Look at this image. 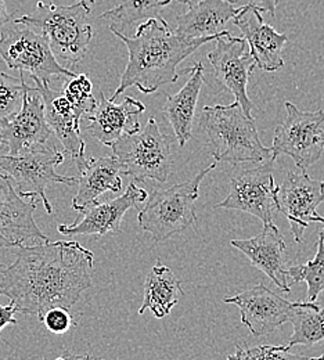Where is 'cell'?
I'll use <instances>...</instances> for the list:
<instances>
[{"label": "cell", "mask_w": 324, "mask_h": 360, "mask_svg": "<svg viewBox=\"0 0 324 360\" xmlns=\"http://www.w3.org/2000/svg\"><path fill=\"white\" fill-rule=\"evenodd\" d=\"M234 8L240 7H254L261 13H268L275 15L278 8V0H228Z\"/></svg>", "instance_id": "obj_32"}, {"label": "cell", "mask_w": 324, "mask_h": 360, "mask_svg": "<svg viewBox=\"0 0 324 360\" xmlns=\"http://www.w3.org/2000/svg\"><path fill=\"white\" fill-rule=\"evenodd\" d=\"M144 110V104L134 97L128 96L117 104L100 91L96 110L85 117L89 122L86 132L101 144L111 147L119 137L140 131L139 117Z\"/></svg>", "instance_id": "obj_19"}, {"label": "cell", "mask_w": 324, "mask_h": 360, "mask_svg": "<svg viewBox=\"0 0 324 360\" xmlns=\"http://www.w3.org/2000/svg\"><path fill=\"white\" fill-rule=\"evenodd\" d=\"M216 165L218 162L214 161L188 181L154 190L147 197L145 205L140 210L138 217L140 227L150 233L157 243L183 233L197 219L195 201L198 198L200 184Z\"/></svg>", "instance_id": "obj_5"}, {"label": "cell", "mask_w": 324, "mask_h": 360, "mask_svg": "<svg viewBox=\"0 0 324 360\" xmlns=\"http://www.w3.org/2000/svg\"><path fill=\"white\" fill-rule=\"evenodd\" d=\"M147 197V191L132 181L121 197L107 202H94L79 212L74 224L60 225L57 230L64 236H104L119 233L124 215L131 208H138Z\"/></svg>", "instance_id": "obj_16"}, {"label": "cell", "mask_w": 324, "mask_h": 360, "mask_svg": "<svg viewBox=\"0 0 324 360\" xmlns=\"http://www.w3.org/2000/svg\"><path fill=\"white\" fill-rule=\"evenodd\" d=\"M285 120L278 124L271 158L288 155L301 171H306L324 154V111H301L295 104L285 101Z\"/></svg>", "instance_id": "obj_8"}, {"label": "cell", "mask_w": 324, "mask_h": 360, "mask_svg": "<svg viewBox=\"0 0 324 360\" xmlns=\"http://www.w3.org/2000/svg\"><path fill=\"white\" fill-rule=\"evenodd\" d=\"M172 0H124L117 7L103 13L101 20L110 22V30L119 31L140 20L160 17V10L171 4Z\"/></svg>", "instance_id": "obj_26"}, {"label": "cell", "mask_w": 324, "mask_h": 360, "mask_svg": "<svg viewBox=\"0 0 324 360\" xmlns=\"http://www.w3.org/2000/svg\"><path fill=\"white\" fill-rule=\"evenodd\" d=\"M324 202V180L312 179L305 171L288 172L278 188L276 207L288 219L294 238L304 241V233Z\"/></svg>", "instance_id": "obj_15"}, {"label": "cell", "mask_w": 324, "mask_h": 360, "mask_svg": "<svg viewBox=\"0 0 324 360\" xmlns=\"http://www.w3.org/2000/svg\"><path fill=\"white\" fill-rule=\"evenodd\" d=\"M86 1H88V3H94L96 0H86Z\"/></svg>", "instance_id": "obj_40"}, {"label": "cell", "mask_w": 324, "mask_h": 360, "mask_svg": "<svg viewBox=\"0 0 324 360\" xmlns=\"http://www.w3.org/2000/svg\"><path fill=\"white\" fill-rule=\"evenodd\" d=\"M35 82V89L42 96L45 117L51 132L57 136L64 147L67 155L79 168L85 162V140L81 135V115L74 110L72 104L61 91L50 88L48 81H41L32 78Z\"/></svg>", "instance_id": "obj_18"}, {"label": "cell", "mask_w": 324, "mask_h": 360, "mask_svg": "<svg viewBox=\"0 0 324 360\" xmlns=\"http://www.w3.org/2000/svg\"><path fill=\"white\" fill-rule=\"evenodd\" d=\"M47 330L54 334H64L74 326V319L70 315L68 309L53 308L48 309L41 320Z\"/></svg>", "instance_id": "obj_31"}, {"label": "cell", "mask_w": 324, "mask_h": 360, "mask_svg": "<svg viewBox=\"0 0 324 360\" xmlns=\"http://www.w3.org/2000/svg\"><path fill=\"white\" fill-rule=\"evenodd\" d=\"M47 1H50V0H47Z\"/></svg>", "instance_id": "obj_41"}, {"label": "cell", "mask_w": 324, "mask_h": 360, "mask_svg": "<svg viewBox=\"0 0 324 360\" xmlns=\"http://www.w3.org/2000/svg\"><path fill=\"white\" fill-rule=\"evenodd\" d=\"M61 93L72 104L81 118L91 115L97 107V100L93 97L92 81L85 74H77L74 78H70L64 84Z\"/></svg>", "instance_id": "obj_28"}, {"label": "cell", "mask_w": 324, "mask_h": 360, "mask_svg": "<svg viewBox=\"0 0 324 360\" xmlns=\"http://www.w3.org/2000/svg\"><path fill=\"white\" fill-rule=\"evenodd\" d=\"M309 360H324V354L323 355H320L319 358H311Z\"/></svg>", "instance_id": "obj_39"}, {"label": "cell", "mask_w": 324, "mask_h": 360, "mask_svg": "<svg viewBox=\"0 0 324 360\" xmlns=\"http://www.w3.org/2000/svg\"><path fill=\"white\" fill-rule=\"evenodd\" d=\"M288 281L308 284V294L305 302H316L320 292L324 291V236L320 231L318 240V252L315 258L305 265L290 266L287 269Z\"/></svg>", "instance_id": "obj_27"}, {"label": "cell", "mask_w": 324, "mask_h": 360, "mask_svg": "<svg viewBox=\"0 0 324 360\" xmlns=\"http://www.w3.org/2000/svg\"><path fill=\"white\" fill-rule=\"evenodd\" d=\"M89 14L91 7L86 0L71 6L39 1L32 14L22 15L17 21L38 31L46 39L54 57L70 70L85 57L92 42Z\"/></svg>", "instance_id": "obj_4"}, {"label": "cell", "mask_w": 324, "mask_h": 360, "mask_svg": "<svg viewBox=\"0 0 324 360\" xmlns=\"http://www.w3.org/2000/svg\"><path fill=\"white\" fill-rule=\"evenodd\" d=\"M312 222H316V224H322L324 226V218L320 217L319 214H316L313 218H312ZM322 233L324 234V229L322 230Z\"/></svg>", "instance_id": "obj_37"}, {"label": "cell", "mask_w": 324, "mask_h": 360, "mask_svg": "<svg viewBox=\"0 0 324 360\" xmlns=\"http://www.w3.org/2000/svg\"><path fill=\"white\" fill-rule=\"evenodd\" d=\"M17 314L15 307L10 302L8 305H0V331L7 326H15L18 321L14 317Z\"/></svg>", "instance_id": "obj_33"}, {"label": "cell", "mask_w": 324, "mask_h": 360, "mask_svg": "<svg viewBox=\"0 0 324 360\" xmlns=\"http://www.w3.org/2000/svg\"><path fill=\"white\" fill-rule=\"evenodd\" d=\"M11 18V14L10 11L7 10V6H6V1L4 0H0V28H3L4 25L8 24Z\"/></svg>", "instance_id": "obj_34"}, {"label": "cell", "mask_w": 324, "mask_h": 360, "mask_svg": "<svg viewBox=\"0 0 324 360\" xmlns=\"http://www.w3.org/2000/svg\"><path fill=\"white\" fill-rule=\"evenodd\" d=\"M215 42V49L207 56L212 67L215 88L232 93L234 101L240 104L242 112L254 118L252 111L255 105L248 97L247 86L255 70V63L250 51H247L248 45L245 39L234 38L231 32L223 31Z\"/></svg>", "instance_id": "obj_10"}, {"label": "cell", "mask_w": 324, "mask_h": 360, "mask_svg": "<svg viewBox=\"0 0 324 360\" xmlns=\"http://www.w3.org/2000/svg\"><path fill=\"white\" fill-rule=\"evenodd\" d=\"M176 1H179V3H183V4H188V6H191V4L197 3L198 0H176Z\"/></svg>", "instance_id": "obj_38"}, {"label": "cell", "mask_w": 324, "mask_h": 360, "mask_svg": "<svg viewBox=\"0 0 324 360\" xmlns=\"http://www.w3.org/2000/svg\"><path fill=\"white\" fill-rule=\"evenodd\" d=\"M51 134L41 93L27 85L21 110L0 121L1 154L18 155L44 147Z\"/></svg>", "instance_id": "obj_12"}, {"label": "cell", "mask_w": 324, "mask_h": 360, "mask_svg": "<svg viewBox=\"0 0 324 360\" xmlns=\"http://www.w3.org/2000/svg\"><path fill=\"white\" fill-rule=\"evenodd\" d=\"M78 171V191L72 200V208L78 212L97 202L101 194L118 193L122 188L121 165L114 155L88 158Z\"/></svg>", "instance_id": "obj_21"}, {"label": "cell", "mask_w": 324, "mask_h": 360, "mask_svg": "<svg viewBox=\"0 0 324 360\" xmlns=\"http://www.w3.org/2000/svg\"><path fill=\"white\" fill-rule=\"evenodd\" d=\"M233 20L250 46V56L255 67L268 72H275L284 67L283 50L288 42V37L265 22L259 10L240 7Z\"/></svg>", "instance_id": "obj_17"}, {"label": "cell", "mask_w": 324, "mask_h": 360, "mask_svg": "<svg viewBox=\"0 0 324 360\" xmlns=\"http://www.w3.org/2000/svg\"><path fill=\"white\" fill-rule=\"evenodd\" d=\"M10 265H0V295L17 312L37 316L71 309L92 287L93 252L77 241H44L18 247Z\"/></svg>", "instance_id": "obj_1"}, {"label": "cell", "mask_w": 324, "mask_h": 360, "mask_svg": "<svg viewBox=\"0 0 324 360\" xmlns=\"http://www.w3.org/2000/svg\"><path fill=\"white\" fill-rule=\"evenodd\" d=\"M234 248L240 250L250 259L251 265L262 270L278 288L288 294L290 281L285 268V241L276 225H264L262 233L247 240H232Z\"/></svg>", "instance_id": "obj_20"}, {"label": "cell", "mask_w": 324, "mask_h": 360, "mask_svg": "<svg viewBox=\"0 0 324 360\" xmlns=\"http://www.w3.org/2000/svg\"><path fill=\"white\" fill-rule=\"evenodd\" d=\"M63 162L64 153L48 146L18 155L0 154V171L18 187L17 191L22 197H41L47 214L53 212V207L47 200V186L50 183H64L68 186L78 183L75 176H63L56 172V168Z\"/></svg>", "instance_id": "obj_9"}, {"label": "cell", "mask_w": 324, "mask_h": 360, "mask_svg": "<svg viewBox=\"0 0 324 360\" xmlns=\"http://www.w3.org/2000/svg\"><path fill=\"white\" fill-rule=\"evenodd\" d=\"M188 74L185 86L174 96L167 94V101L162 107V114L171 124L181 147H183L193 136L195 107L205 81L202 63L194 64L188 70Z\"/></svg>", "instance_id": "obj_23"}, {"label": "cell", "mask_w": 324, "mask_h": 360, "mask_svg": "<svg viewBox=\"0 0 324 360\" xmlns=\"http://www.w3.org/2000/svg\"><path fill=\"white\" fill-rule=\"evenodd\" d=\"M0 57L8 68L30 72L32 78L41 81L50 82L51 77L74 78L77 75L54 57L46 39L38 31L17 20L0 34Z\"/></svg>", "instance_id": "obj_7"}, {"label": "cell", "mask_w": 324, "mask_h": 360, "mask_svg": "<svg viewBox=\"0 0 324 360\" xmlns=\"http://www.w3.org/2000/svg\"><path fill=\"white\" fill-rule=\"evenodd\" d=\"M183 295L182 281L158 259L155 266L147 274L144 300L139 314L143 315L145 311H150L157 319H162L171 314Z\"/></svg>", "instance_id": "obj_24"}, {"label": "cell", "mask_w": 324, "mask_h": 360, "mask_svg": "<svg viewBox=\"0 0 324 360\" xmlns=\"http://www.w3.org/2000/svg\"><path fill=\"white\" fill-rule=\"evenodd\" d=\"M242 360H309L311 358L291 354L287 345H258L252 348L240 347Z\"/></svg>", "instance_id": "obj_30"}, {"label": "cell", "mask_w": 324, "mask_h": 360, "mask_svg": "<svg viewBox=\"0 0 324 360\" xmlns=\"http://www.w3.org/2000/svg\"><path fill=\"white\" fill-rule=\"evenodd\" d=\"M294 334L287 348L295 345H313L324 340V307L316 302H297L294 314L290 319Z\"/></svg>", "instance_id": "obj_25"}, {"label": "cell", "mask_w": 324, "mask_h": 360, "mask_svg": "<svg viewBox=\"0 0 324 360\" xmlns=\"http://www.w3.org/2000/svg\"><path fill=\"white\" fill-rule=\"evenodd\" d=\"M273 167L275 160L269 158L258 168L245 169L234 175L228 197L216 204L215 208L247 212L261 219L264 225H275L278 186L273 178Z\"/></svg>", "instance_id": "obj_11"}, {"label": "cell", "mask_w": 324, "mask_h": 360, "mask_svg": "<svg viewBox=\"0 0 324 360\" xmlns=\"http://www.w3.org/2000/svg\"><path fill=\"white\" fill-rule=\"evenodd\" d=\"M237 8L228 0H198L176 17V32L190 39H216L234 18Z\"/></svg>", "instance_id": "obj_22"}, {"label": "cell", "mask_w": 324, "mask_h": 360, "mask_svg": "<svg viewBox=\"0 0 324 360\" xmlns=\"http://www.w3.org/2000/svg\"><path fill=\"white\" fill-rule=\"evenodd\" d=\"M200 128L207 136L208 150L216 162L238 165L271 158V148L262 144L255 120L247 117L235 101L228 105H205Z\"/></svg>", "instance_id": "obj_3"}, {"label": "cell", "mask_w": 324, "mask_h": 360, "mask_svg": "<svg viewBox=\"0 0 324 360\" xmlns=\"http://www.w3.org/2000/svg\"><path fill=\"white\" fill-rule=\"evenodd\" d=\"M54 360H98L96 359V358H93L91 355H74V354H70V352H65V354H63L61 356H58V358H56Z\"/></svg>", "instance_id": "obj_35"}, {"label": "cell", "mask_w": 324, "mask_h": 360, "mask_svg": "<svg viewBox=\"0 0 324 360\" xmlns=\"http://www.w3.org/2000/svg\"><path fill=\"white\" fill-rule=\"evenodd\" d=\"M228 360H242L240 347H237V351H235V354H234V355H229V356H228Z\"/></svg>", "instance_id": "obj_36"}, {"label": "cell", "mask_w": 324, "mask_h": 360, "mask_svg": "<svg viewBox=\"0 0 324 360\" xmlns=\"http://www.w3.org/2000/svg\"><path fill=\"white\" fill-rule=\"evenodd\" d=\"M110 31L125 44L129 53L121 82L110 98L112 101L131 86L151 94L164 85L175 84L179 78V64L201 46L215 41L212 38H185L161 17L141 22L132 37L117 30Z\"/></svg>", "instance_id": "obj_2"}, {"label": "cell", "mask_w": 324, "mask_h": 360, "mask_svg": "<svg viewBox=\"0 0 324 360\" xmlns=\"http://www.w3.org/2000/svg\"><path fill=\"white\" fill-rule=\"evenodd\" d=\"M35 198L22 197L0 171V248L21 247L30 240L48 241L35 222Z\"/></svg>", "instance_id": "obj_14"}, {"label": "cell", "mask_w": 324, "mask_h": 360, "mask_svg": "<svg viewBox=\"0 0 324 360\" xmlns=\"http://www.w3.org/2000/svg\"><path fill=\"white\" fill-rule=\"evenodd\" d=\"M323 236H324V234H323Z\"/></svg>", "instance_id": "obj_42"}, {"label": "cell", "mask_w": 324, "mask_h": 360, "mask_svg": "<svg viewBox=\"0 0 324 360\" xmlns=\"http://www.w3.org/2000/svg\"><path fill=\"white\" fill-rule=\"evenodd\" d=\"M20 78H14L0 71V121L17 114L22 107L27 82L24 72L20 71Z\"/></svg>", "instance_id": "obj_29"}, {"label": "cell", "mask_w": 324, "mask_h": 360, "mask_svg": "<svg viewBox=\"0 0 324 360\" xmlns=\"http://www.w3.org/2000/svg\"><path fill=\"white\" fill-rule=\"evenodd\" d=\"M240 309L241 323L248 327L254 337H264L288 323L297 302L281 298L264 284L248 288L234 297L223 300Z\"/></svg>", "instance_id": "obj_13"}, {"label": "cell", "mask_w": 324, "mask_h": 360, "mask_svg": "<svg viewBox=\"0 0 324 360\" xmlns=\"http://www.w3.org/2000/svg\"><path fill=\"white\" fill-rule=\"evenodd\" d=\"M111 148L125 176L136 181L151 179L165 183L171 175V139L161 132L154 118L138 132L119 137Z\"/></svg>", "instance_id": "obj_6"}]
</instances>
